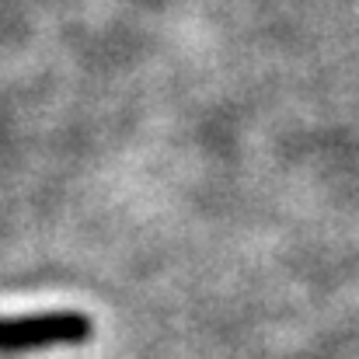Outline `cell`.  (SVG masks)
Returning a JSON list of instances; mask_svg holds the SVG:
<instances>
[{"mask_svg": "<svg viewBox=\"0 0 359 359\" xmlns=\"http://www.w3.org/2000/svg\"><path fill=\"white\" fill-rule=\"evenodd\" d=\"M91 339V318L81 311H42L0 318V356L42 353L53 346H81Z\"/></svg>", "mask_w": 359, "mask_h": 359, "instance_id": "obj_1", "label": "cell"}]
</instances>
